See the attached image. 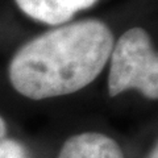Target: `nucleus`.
Masks as SVG:
<instances>
[{
    "label": "nucleus",
    "mask_w": 158,
    "mask_h": 158,
    "mask_svg": "<svg viewBox=\"0 0 158 158\" xmlns=\"http://www.w3.org/2000/svg\"><path fill=\"white\" fill-rule=\"evenodd\" d=\"M0 158H28V153L20 142L9 138L7 124L0 116Z\"/></svg>",
    "instance_id": "39448f33"
},
{
    "label": "nucleus",
    "mask_w": 158,
    "mask_h": 158,
    "mask_svg": "<svg viewBox=\"0 0 158 158\" xmlns=\"http://www.w3.org/2000/svg\"><path fill=\"white\" fill-rule=\"evenodd\" d=\"M113 34L100 20H82L34 37L16 52L8 77L32 100L63 96L85 88L110 61Z\"/></svg>",
    "instance_id": "f257e3e1"
},
{
    "label": "nucleus",
    "mask_w": 158,
    "mask_h": 158,
    "mask_svg": "<svg viewBox=\"0 0 158 158\" xmlns=\"http://www.w3.org/2000/svg\"><path fill=\"white\" fill-rule=\"evenodd\" d=\"M57 158H125L120 145L103 133L85 132L67 138Z\"/></svg>",
    "instance_id": "20e7f679"
},
{
    "label": "nucleus",
    "mask_w": 158,
    "mask_h": 158,
    "mask_svg": "<svg viewBox=\"0 0 158 158\" xmlns=\"http://www.w3.org/2000/svg\"><path fill=\"white\" fill-rule=\"evenodd\" d=\"M146 158H158V148H157V145L153 148V150L149 153V156H148Z\"/></svg>",
    "instance_id": "423d86ee"
},
{
    "label": "nucleus",
    "mask_w": 158,
    "mask_h": 158,
    "mask_svg": "<svg viewBox=\"0 0 158 158\" xmlns=\"http://www.w3.org/2000/svg\"><path fill=\"white\" fill-rule=\"evenodd\" d=\"M17 7L36 21L61 25L74 15L92 7L98 0H15Z\"/></svg>",
    "instance_id": "7ed1b4c3"
},
{
    "label": "nucleus",
    "mask_w": 158,
    "mask_h": 158,
    "mask_svg": "<svg viewBox=\"0 0 158 158\" xmlns=\"http://www.w3.org/2000/svg\"><path fill=\"white\" fill-rule=\"evenodd\" d=\"M108 73V94L117 96L129 88L152 100L158 98V57L145 29L131 28L113 44Z\"/></svg>",
    "instance_id": "f03ea898"
}]
</instances>
